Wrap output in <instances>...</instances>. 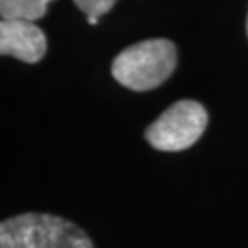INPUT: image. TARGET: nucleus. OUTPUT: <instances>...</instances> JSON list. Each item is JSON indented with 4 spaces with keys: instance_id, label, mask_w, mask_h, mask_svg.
Segmentation results:
<instances>
[{
    "instance_id": "obj_1",
    "label": "nucleus",
    "mask_w": 248,
    "mask_h": 248,
    "mask_svg": "<svg viewBox=\"0 0 248 248\" xmlns=\"http://www.w3.org/2000/svg\"><path fill=\"white\" fill-rule=\"evenodd\" d=\"M0 248H94L78 224L50 213H22L0 224Z\"/></svg>"
},
{
    "instance_id": "obj_2",
    "label": "nucleus",
    "mask_w": 248,
    "mask_h": 248,
    "mask_svg": "<svg viewBox=\"0 0 248 248\" xmlns=\"http://www.w3.org/2000/svg\"><path fill=\"white\" fill-rule=\"evenodd\" d=\"M177 66V48L168 39H147L125 48L112 61V76L125 89L145 92L160 87Z\"/></svg>"
},
{
    "instance_id": "obj_3",
    "label": "nucleus",
    "mask_w": 248,
    "mask_h": 248,
    "mask_svg": "<svg viewBox=\"0 0 248 248\" xmlns=\"http://www.w3.org/2000/svg\"><path fill=\"white\" fill-rule=\"evenodd\" d=\"M206 125V108L193 99H180L145 129V140L158 151H184L202 136Z\"/></svg>"
},
{
    "instance_id": "obj_4",
    "label": "nucleus",
    "mask_w": 248,
    "mask_h": 248,
    "mask_svg": "<svg viewBox=\"0 0 248 248\" xmlns=\"http://www.w3.org/2000/svg\"><path fill=\"white\" fill-rule=\"evenodd\" d=\"M46 35L33 20L2 18L0 53L17 57L22 62H39L46 53Z\"/></svg>"
},
{
    "instance_id": "obj_5",
    "label": "nucleus",
    "mask_w": 248,
    "mask_h": 248,
    "mask_svg": "<svg viewBox=\"0 0 248 248\" xmlns=\"http://www.w3.org/2000/svg\"><path fill=\"white\" fill-rule=\"evenodd\" d=\"M50 2L53 0H0V15L2 18H20L37 22L46 15Z\"/></svg>"
},
{
    "instance_id": "obj_6",
    "label": "nucleus",
    "mask_w": 248,
    "mask_h": 248,
    "mask_svg": "<svg viewBox=\"0 0 248 248\" xmlns=\"http://www.w3.org/2000/svg\"><path fill=\"white\" fill-rule=\"evenodd\" d=\"M74 2L85 15H96V17L108 13L116 4V0H74Z\"/></svg>"
},
{
    "instance_id": "obj_7",
    "label": "nucleus",
    "mask_w": 248,
    "mask_h": 248,
    "mask_svg": "<svg viewBox=\"0 0 248 248\" xmlns=\"http://www.w3.org/2000/svg\"><path fill=\"white\" fill-rule=\"evenodd\" d=\"M87 20H89V24L96 26V24L99 22V17H96V15H87Z\"/></svg>"
},
{
    "instance_id": "obj_8",
    "label": "nucleus",
    "mask_w": 248,
    "mask_h": 248,
    "mask_svg": "<svg viewBox=\"0 0 248 248\" xmlns=\"http://www.w3.org/2000/svg\"><path fill=\"white\" fill-rule=\"evenodd\" d=\"M247 35H248V17H247Z\"/></svg>"
}]
</instances>
